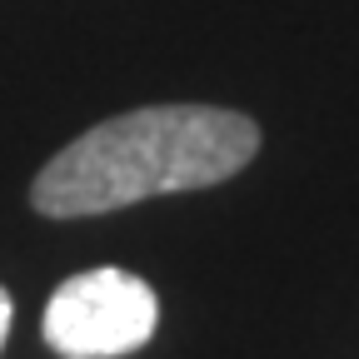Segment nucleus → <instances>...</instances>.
<instances>
[{
	"label": "nucleus",
	"instance_id": "7ed1b4c3",
	"mask_svg": "<svg viewBox=\"0 0 359 359\" xmlns=\"http://www.w3.org/2000/svg\"><path fill=\"white\" fill-rule=\"evenodd\" d=\"M11 314H15L11 309V294L0 290V349H6V339H11Z\"/></svg>",
	"mask_w": 359,
	"mask_h": 359
},
{
	"label": "nucleus",
	"instance_id": "f03ea898",
	"mask_svg": "<svg viewBox=\"0 0 359 359\" xmlns=\"http://www.w3.org/2000/svg\"><path fill=\"white\" fill-rule=\"evenodd\" d=\"M160 325L155 290L130 269L100 264L70 275L45 304L40 334L60 359H120L150 344Z\"/></svg>",
	"mask_w": 359,
	"mask_h": 359
},
{
	"label": "nucleus",
	"instance_id": "f257e3e1",
	"mask_svg": "<svg viewBox=\"0 0 359 359\" xmlns=\"http://www.w3.org/2000/svg\"><path fill=\"white\" fill-rule=\"evenodd\" d=\"M259 150V125L224 105H140L90 125L35 175L30 205L50 219L110 215L155 195L210 190Z\"/></svg>",
	"mask_w": 359,
	"mask_h": 359
}]
</instances>
